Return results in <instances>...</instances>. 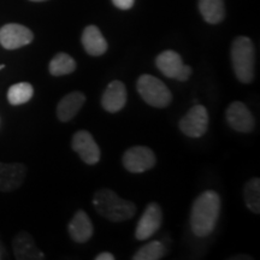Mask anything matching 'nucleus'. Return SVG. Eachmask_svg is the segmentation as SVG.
Listing matches in <instances>:
<instances>
[{
	"label": "nucleus",
	"mask_w": 260,
	"mask_h": 260,
	"mask_svg": "<svg viewBox=\"0 0 260 260\" xmlns=\"http://www.w3.org/2000/svg\"><path fill=\"white\" fill-rule=\"evenodd\" d=\"M220 198L213 190H206L195 199L190 211V228L195 236H209L218 222Z\"/></svg>",
	"instance_id": "obj_1"
},
{
	"label": "nucleus",
	"mask_w": 260,
	"mask_h": 260,
	"mask_svg": "<svg viewBox=\"0 0 260 260\" xmlns=\"http://www.w3.org/2000/svg\"><path fill=\"white\" fill-rule=\"evenodd\" d=\"M93 205L98 214L115 223L124 222L134 217L136 213V205L134 203L122 199L109 188H102L95 191Z\"/></svg>",
	"instance_id": "obj_2"
},
{
	"label": "nucleus",
	"mask_w": 260,
	"mask_h": 260,
	"mask_svg": "<svg viewBox=\"0 0 260 260\" xmlns=\"http://www.w3.org/2000/svg\"><path fill=\"white\" fill-rule=\"evenodd\" d=\"M233 69L237 80L242 83H251L254 79L255 52L251 39L236 38L232 46Z\"/></svg>",
	"instance_id": "obj_3"
},
{
	"label": "nucleus",
	"mask_w": 260,
	"mask_h": 260,
	"mask_svg": "<svg viewBox=\"0 0 260 260\" xmlns=\"http://www.w3.org/2000/svg\"><path fill=\"white\" fill-rule=\"evenodd\" d=\"M136 88L142 99L148 105L164 109L172 102V94L165 83L152 75H142L139 77Z\"/></svg>",
	"instance_id": "obj_4"
},
{
	"label": "nucleus",
	"mask_w": 260,
	"mask_h": 260,
	"mask_svg": "<svg viewBox=\"0 0 260 260\" xmlns=\"http://www.w3.org/2000/svg\"><path fill=\"white\" fill-rule=\"evenodd\" d=\"M155 65L164 76L181 82L187 81L193 73L190 67L183 64L180 54L171 50L161 52L155 59Z\"/></svg>",
	"instance_id": "obj_5"
},
{
	"label": "nucleus",
	"mask_w": 260,
	"mask_h": 260,
	"mask_svg": "<svg viewBox=\"0 0 260 260\" xmlns=\"http://www.w3.org/2000/svg\"><path fill=\"white\" fill-rule=\"evenodd\" d=\"M122 162L124 168L133 174H140L151 170L157 162L154 152L146 146H134L130 147L123 154Z\"/></svg>",
	"instance_id": "obj_6"
},
{
	"label": "nucleus",
	"mask_w": 260,
	"mask_h": 260,
	"mask_svg": "<svg viewBox=\"0 0 260 260\" xmlns=\"http://www.w3.org/2000/svg\"><path fill=\"white\" fill-rule=\"evenodd\" d=\"M180 130L189 138H201L209 128V113L203 105H194L178 123Z\"/></svg>",
	"instance_id": "obj_7"
},
{
	"label": "nucleus",
	"mask_w": 260,
	"mask_h": 260,
	"mask_svg": "<svg viewBox=\"0 0 260 260\" xmlns=\"http://www.w3.org/2000/svg\"><path fill=\"white\" fill-rule=\"evenodd\" d=\"M34 39L30 29L22 24L9 23L0 28V44L6 50H17L27 46Z\"/></svg>",
	"instance_id": "obj_8"
},
{
	"label": "nucleus",
	"mask_w": 260,
	"mask_h": 260,
	"mask_svg": "<svg viewBox=\"0 0 260 260\" xmlns=\"http://www.w3.org/2000/svg\"><path fill=\"white\" fill-rule=\"evenodd\" d=\"M162 213L158 204L151 203L147 205L145 212L142 213L141 218L138 222V226L135 230V237L139 241H145L152 237L158 232L161 225Z\"/></svg>",
	"instance_id": "obj_9"
},
{
	"label": "nucleus",
	"mask_w": 260,
	"mask_h": 260,
	"mask_svg": "<svg viewBox=\"0 0 260 260\" xmlns=\"http://www.w3.org/2000/svg\"><path fill=\"white\" fill-rule=\"evenodd\" d=\"M71 147L80 158L88 165H94L100 160V148L90 133L87 130H79L73 136Z\"/></svg>",
	"instance_id": "obj_10"
},
{
	"label": "nucleus",
	"mask_w": 260,
	"mask_h": 260,
	"mask_svg": "<svg viewBox=\"0 0 260 260\" xmlns=\"http://www.w3.org/2000/svg\"><path fill=\"white\" fill-rule=\"evenodd\" d=\"M226 122L230 128L239 133H251L254 129V118L241 102H233L226 109Z\"/></svg>",
	"instance_id": "obj_11"
},
{
	"label": "nucleus",
	"mask_w": 260,
	"mask_h": 260,
	"mask_svg": "<svg viewBox=\"0 0 260 260\" xmlns=\"http://www.w3.org/2000/svg\"><path fill=\"white\" fill-rule=\"evenodd\" d=\"M25 175H27V167L24 164L0 162V190L12 191L18 189L23 184Z\"/></svg>",
	"instance_id": "obj_12"
},
{
	"label": "nucleus",
	"mask_w": 260,
	"mask_h": 260,
	"mask_svg": "<svg viewBox=\"0 0 260 260\" xmlns=\"http://www.w3.org/2000/svg\"><path fill=\"white\" fill-rule=\"evenodd\" d=\"M15 258L18 260H40L45 259V254L38 248L37 243L30 234L21 232L12 241Z\"/></svg>",
	"instance_id": "obj_13"
},
{
	"label": "nucleus",
	"mask_w": 260,
	"mask_h": 260,
	"mask_svg": "<svg viewBox=\"0 0 260 260\" xmlns=\"http://www.w3.org/2000/svg\"><path fill=\"white\" fill-rule=\"evenodd\" d=\"M126 104V88L121 81H112L102 96V105L107 112L121 111Z\"/></svg>",
	"instance_id": "obj_14"
},
{
	"label": "nucleus",
	"mask_w": 260,
	"mask_h": 260,
	"mask_svg": "<svg viewBox=\"0 0 260 260\" xmlns=\"http://www.w3.org/2000/svg\"><path fill=\"white\" fill-rule=\"evenodd\" d=\"M68 230H69L71 239L77 243H86L87 241H89L94 232L92 220H90L88 214L82 210L77 211L74 214L69 223V226H68Z\"/></svg>",
	"instance_id": "obj_15"
},
{
	"label": "nucleus",
	"mask_w": 260,
	"mask_h": 260,
	"mask_svg": "<svg viewBox=\"0 0 260 260\" xmlns=\"http://www.w3.org/2000/svg\"><path fill=\"white\" fill-rule=\"evenodd\" d=\"M86 103V96L81 92H73L65 95L58 103L57 117L60 122H69L79 113Z\"/></svg>",
	"instance_id": "obj_16"
},
{
	"label": "nucleus",
	"mask_w": 260,
	"mask_h": 260,
	"mask_svg": "<svg viewBox=\"0 0 260 260\" xmlns=\"http://www.w3.org/2000/svg\"><path fill=\"white\" fill-rule=\"evenodd\" d=\"M82 45L89 56H103L107 51V41L103 37L102 31L95 25H88L83 30L81 38Z\"/></svg>",
	"instance_id": "obj_17"
},
{
	"label": "nucleus",
	"mask_w": 260,
	"mask_h": 260,
	"mask_svg": "<svg viewBox=\"0 0 260 260\" xmlns=\"http://www.w3.org/2000/svg\"><path fill=\"white\" fill-rule=\"evenodd\" d=\"M200 14L207 23L218 24L225 17L224 0H199Z\"/></svg>",
	"instance_id": "obj_18"
},
{
	"label": "nucleus",
	"mask_w": 260,
	"mask_h": 260,
	"mask_svg": "<svg viewBox=\"0 0 260 260\" xmlns=\"http://www.w3.org/2000/svg\"><path fill=\"white\" fill-rule=\"evenodd\" d=\"M50 74L52 76H63V75H69L74 73L76 69V61L73 57L68 53L60 52L52 58L50 61Z\"/></svg>",
	"instance_id": "obj_19"
},
{
	"label": "nucleus",
	"mask_w": 260,
	"mask_h": 260,
	"mask_svg": "<svg viewBox=\"0 0 260 260\" xmlns=\"http://www.w3.org/2000/svg\"><path fill=\"white\" fill-rule=\"evenodd\" d=\"M243 199L246 206L253 213H260V180L253 177L245 184L243 188Z\"/></svg>",
	"instance_id": "obj_20"
},
{
	"label": "nucleus",
	"mask_w": 260,
	"mask_h": 260,
	"mask_svg": "<svg viewBox=\"0 0 260 260\" xmlns=\"http://www.w3.org/2000/svg\"><path fill=\"white\" fill-rule=\"evenodd\" d=\"M34 95V88L30 83L19 82L11 86L8 92V100L11 105H22L28 103Z\"/></svg>",
	"instance_id": "obj_21"
},
{
	"label": "nucleus",
	"mask_w": 260,
	"mask_h": 260,
	"mask_svg": "<svg viewBox=\"0 0 260 260\" xmlns=\"http://www.w3.org/2000/svg\"><path fill=\"white\" fill-rule=\"evenodd\" d=\"M167 254V247L159 241H151L142 246L133 255V260H159Z\"/></svg>",
	"instance_id": "obj_22"
},
{
	"label": "nucleus",
	"mask_w": 260,
	"mask_h": 260,
	"mask_svg": "<svg viewBox=\"0 0 260 260\" xmlns=\"http://www.w3.org/2000/svg\"><path fill=\"white\" fill-rule=\"evenodd\" d=\"M135 0H112L113 5L121 10H129L133 8Z\"/></svg>",
	"instance_id": "obj_23"
},
{
	"label": "nucleus",
	"mask_w": 260,
	"mask_h": 260,
	"mask_svg": "<svg viewBox=\"0 0 260 260\" xmlns=\"http://www.w3.org/2000/svg\"><path fill=\"white\" fill-rule=\"evenodd\" d=\"M95 260H115V255L112 253L103 252L95 256Z\"/></svg>",
	"instance_id": "obj_24"
},
{
	"label": "nucleus",
	"mask_w": 260,
	"mask_h": 260,
	"mask_svg": "<svg viewBox=\"0 0 260 260\" xmlns=\"http://www.w3.org/2000/svg\"><path fill=\"white\" fill-rule=\"evenodd\" d=\"M4 258V252H3V249L0 248V259H3Z\"/></svg>",
	"instance_id": "obj_25"
},
{
	"label": "nucleus",
	"mask_w": 260,
	"mask_h": 260,
	"mask_svg": "<svg viewBox=\"0 0 260 260\" xmlns=\"http://www.w3.org/2000/svg\"><path fill=\"white\" fill-rule=\"evenodd\" d=\"M30 2H35V3H40V2H46V0H30Z\"/></svg>",
	"instance_id": "obj_26"
},
{
	"label": "nucleus",
	"mask_w": 260,
	"mask_h": 260,
	"mask_svg": "<svg viewBox=\"0 0 260 260\" xmlns=\"http://www.w3.org/2000/svg\"><path fill=\"white\" fill-rule=\"evenodd\" d=\"M4 68H5V65H4V64H0V70L4 69Z\"/></svg>",
	"instance_id": "obj_27"
}]
</instances>
